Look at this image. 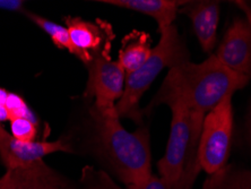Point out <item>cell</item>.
I'll list each match as a JSON object with an SVG mask.
<instances>
[{
	"instance_id": "1",
	"label": "cell",
	"mask_w": 251,
	"mask_h": 189,
	"mask_svg": "<svg viewBox=\"0 0 251 189\" xmlns=\"http://www.w3.org/2000/svg\"><path fill=\"white\" fill-rule=\"evenodd\" d=\"M249 80L227 69L214 54L201 64L184 59L172 67L151 101L146 111L160 105H180L188 110L190 118L189 163L184 189L193 186L201 166L198 163V146L205 117L228 94H234L249 83Z\"/></svg>"
},
{
	"instance_id": "2",
	"label": "cell",
	"mask_w": 251,
	"mask_h": 189,
	"mask_svg": "<svg viewBox=\"0 0 251 189\" xmlns=\"http://www.w3.org/2000/svg\"><path fill=\"white\" fill-rule=\"evenodd\" d=\"M90 117L91 150L121 183L134 186L153 175L150 131L145 125L129 132L117 110L101 112L93 107Z\"/></svg>"
},
{
	"instance_id": "3",
	"label": "cell",
	"mask_w": 251,
	"mask_h": 189,
	"mask_svg": "<svg viewBox=\"0 0 251 189\" xmlns=\"http://www.w3.org/2000/svg\"><path fill=\"white\" fill-rule=\"evenodd\" d=\"M160 33V41L153 48L145 64L134 73L126 75L124 94L116 105L120 119L127 118L138 126L144 124V110L140 108V100L153 81L164 68L189 59V53L175 25L162 29Z\"/></svg>"
},
{
	"instance_id": "4",
	"label": "cell",
	"mask_w": 251,
	"mask_h": 189,
	"mask_svg": "<svg viewBox=\"0 0 251 189\" xmlns=\"http://www.w3.org/2000/svg\"><path fill=\"white\" fill-rule=\"evenodd\" d=\"M233 94L221 100L205 117L198 146V163L208 176L226 168L233 133Z\"/></svg>"
},
{
	"instance_id": "5",
	"label": "cell",
	"mask_w": 251,
	"mask_h": 189,
	"mask_svg": "<svg viewBox=\"0 0 251 189\" xmlns=\"http://www.w3.org/2000/svg\"><path fill=\"white\" fill-rule=\"evenodd\" d=\"M171 109V127L164 157L157 163L160 178L169 189H184L189 163L190 118L188 110L180 105L169 106Z\"/></svg>"
},
{
	"instance_id": "6",
	"label": "cell",
	"mask_w": 251,
	"mask_h": 189,
	"mask_svg": "<svg viewBox=\"0 0 251 189\" xmlns=\"http://www.w3.org/2000/svg\"><path fill=\"white\" fill-rule=\"evenodd\" d=\"M111 48H106L87 66L85 98L94 99L92 106L101 112L116 111L125 91L126 72L118 60H112Z\"/></svg>"
},
{
	"instance_id": "7",
	"label": "cell",
	"mask_w": 251,
	"mask_h": 189,
	"mask_svg": "<svg viewBox=\"0 0 251 189\" xmlns=\"http://www.w3.org/2000/svg\"><path fill=\"white\" fill-rule=\"evenodd\" d=\"M65 23L74 47V54L86 67L103 50L112 47L116 38L112 27L105 21L90 22L82 17L67 16Z\"/></svg>"
},
{
	"instance_id": "8",
	"label": "cell",
	"mask_w": 251,
	"mask_h": 189,
	"mask_svg": "<svg viewBox=\"0 0 251 189\" xmlns=\"http://www.w3.org/2000/svg\"><path fill=\"white\" fill-rule=\"evenodd\" d=\"M56 152H73V145L66 137L54 142H24L7 133L0 125V159L6 169L26 165L43 160L47 155Z\"/></svg>"
},
{
	"instance_id": "9",
	"label": "cell",
	"mask_w": 251,
	"mask_h": 189,
	"mask_svg": "<svg viewBox=\"0 0 251 189\" xmlns=\"http://www.w3.org/2000/svg\"><path fill=\"white\" fill-rule=\"evenodd\" d=\"M214 55L231 72L251 80V28L246 20L232 22Z\"/></svg>"
},
{
	"instance_id": "10",
	"label": "cell",
	"mask_w": 251,
	"mask_h": 189,
	"mask_svg": "<svg viewBox=\"0 0 251 189\" xmlns=\"http://www.w3.org/2000/svg\"><path fill=\"white\" fill-rule=\"evenodd\" d=\"M0 189H77L56 170L40 160L7 169L0 178Z\"/></svg>"
},
{
	"instance_id": "11",
	"label": "cell",
	"mask_w": 251,
	"mask_h": 189,
	"mask_svg": "<svg viewBox=\"0 0 251 189\" xmlns=\"http://www.w3.org/2000/svg\"><path fill=\"white\" fill-rule=\"evenodd\" d=\"M179 12L190 18L194 32L204 53H212L216 44L220 23V2L214 0L186 1Z\"/></svg>"
},
{
	"instance_id": "12",
	"label": "cell",
	"mask_w": 251,
	"mask_h": 189,
	"mask_svg": "<svg viewBox=\"0 0 251 189\" xmlns=\"http://www.w3.org/2000/svg\"><path fill=\"white\" fill-rule=\"evenodd\" d=\"M101 2L152 17L156 21L160 32L173 25L176 14L186 3L179 0H104Z\"/></svg>"
},
{
	"instance_id": "13",
	"label": "cell",
	"mask_w": 251,
	"mask_h": 189,
	"mask_svg": "<svg viewBox=\"0 0 251 189\" xmlns=\"http://www.w3.org/2000/svg\"><path fill=\"white\" fill-rule=\"evenodd\" d=\"M152 51V39L149 33L134 29L123 39L117 60L128 75L142 67Z\"/></svg>"
},
{
	"instance_id": "14",
	"label": "cell",
	"mask_w": 251,
	"mask_h": 189,
	"mask_svg": "<svg viewBox=\"0 0 251 189\" xmlns=\"http://www.w3.org/2000/svg\"><path fill=\"white\" fill-rule=\"evenodd\" d=\"M204 189H251V173L226 166L216 175L209 176Z\"/></svg>"
},
{
	"instance_id": "15",
	"label": "cell",
	"mask_w": 251,
	"mask_h": 189,
	"mask_svg": "<svg viewBox=\"0 0 251 189\" xmlns=\"http://www.w3.org/2000/svg\"><path fill=\"white\" fill-rule=\"evenodd\" d=\"M24 14L25 16L28 17L29 21H32L35 25H38L40 28L43 29L50 36L54 46L59 48V49L67 50L70 54H74V47L67 27H62V25L56 23V22L48 20L46 17L40 16V15H36L35 13L28 12V10H25Z\"/></svg>"
},
{
	"instance_id": "16",
	"label": "cell",
	"mask_w": 251,
	"mask_h": 189,
	"mask_svg": "<svg viewBox=\"0 0 251 189\" xmlns=\"http://www.w3.org/2000/svg\"><path fill=\"white\" fill-rule=\"evenodd\" d=\"M78 189H120L108 173L93 166H85Z\"/></svg>"
},
{
	"instance_id": "17",
	"label": "cell",
	"mask_w": 251,
	"mask_h": 189,
	"mask_svg": "<svg viewBox=\"0 0 251 189\" xmlns=\"http://www.w3.org/2000/svg\"><path fill=\"white\" fill-rule=\"evenodd\" d=\"M10 134L24 142H34L38 135L36 122L27 118H16L10 120Z\"/></svg>"
},
{
	"instance_id": "18",
	"label": "cell",
	"mask_w": 251,
	"mask_h": 189,
	"mask_svg": "<svg viewBox=\"0 0 251 189\" xmlns=\"http://www.w3.org/2000/svg\"><path fill=\"white\" fill-rule=\"evenodd\" d=\"M127 189H169V188L160 177L152 175L149 179L144 180L137 185H134V186H129L127 187Z\"/></svg>"
},
{
	"instance_id": "19",
	"label": "cell",
	"mask_w": 251,
	"mask_h": 189,
	"mask_svg": "<svg viewBox=\"0 0 251 189\" xmlns=\"http://www.w3.org/2000/svg\"><path fill=\"white\" fill-rule=\"evenodd\" d=\"M10 92L0 88V122L9 120V113L7 109V102H8V96Z\"/></svg>"
},
{
	"instance_id": "20",
	"label": "cell",
	"mask_w": 251,
	"mask_h": 189,
	"mask_svg": "<svg viewBox=\"0 0 251 189\" xmlns=\"http://www.w3.org/2000/svg\"><path fill=\"white\" fill-rule=\"evenodd\" d=\"M0 8L10 12H25L24 1L21 0H0Z\"/></svg>"
},
{
	"instance_id": "21",
	"label": "cell",
	"mask_w": 251,
	"mask_h": 189,
	"mask_svg": "<svg viewBox=\"0 0 251 189\" xmlns=\"http://www.w3.org/2000/svg\"><path fill=\"white\" fill-rule=\"evenodd\" d=\"M234 3L242 10L243 13H245L247 23L249 24V27L251 28V5L247 1H235Z\"/></svg>"
},
{
	"instance_id": "22",
	"label": "cell",
	"mask_w": 251,
	"mask_h": 189,
	"mask_svg": "<svg viewBox=\"0 0 251 189\" xmlns=\"http://www.w3.org/2000/svg\"><path fill=\"white\" fill-rule=\"evenodd\" d=\"M249 124H250V129H251V116H250V121H249Z\"/></svg>"
}]
</instances>
